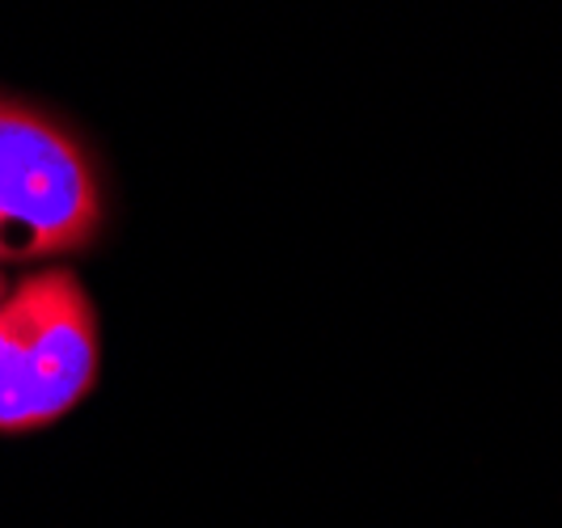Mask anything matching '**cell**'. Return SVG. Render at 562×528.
I'll return each instance as SVG.
<instances>
[{"label": "cell", "mask_w": 562, "mask_h": 528, "mask_svg": "<svg viewBox=\"0 0 562 528\" xmlns=\"http://www.w3.org/2000/svg\"><path fill=\"white\" fill-rule=\"evenodd\" d=\"M102 224L106 195L81 139L52 114L0 98V267L81 254Z\"/></svg>", "instance_id": "6da1fadb"}, {"label": "cell", "mask_w": 562, "mask_h": 528, "mask_svg": "<svg viewBox=\"0 0 562 528\" xmlns=\"http://www.w3.org/2000/svg\"><path fill=\"white\" fill-rule=\"evenodd\" d=\"M4 292H9V283H4V276H0V296H4Z\"/></svg>", "instance_id": "3957f363"}, {"label": "cell", "mask_w": 562, "mask_h": 528, "mask_svg": "<svg viewBox=\"0 0 562 528\" xmlns=\"http://www.w3.org/2000/svg\"><path fill=\"white\" fill-rule=\"evenodd\" d=\"M102 338L72 271H38L0 296V436L38 431L98 385Z\"/></svg>", "instance_id": "7a4b0ae2"}]
</instances>
